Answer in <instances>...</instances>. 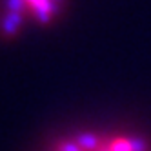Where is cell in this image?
<instances>
[{"label":"cell","instance_id":"7a4b0ae2","mask_svg":"<svg viewBox=\"0 0 151 151\" xmlns=\"http://www.w3.org/2000/svg\"><path fill=\"white\" fill-rule=\"evenodd\" d=\"M73 140L77 142L84 151H96L104 142H106V137L102 135H96V133H91V131H82V133H77L73 137Z\"/></svg>","mask_w":151,"mask_h":151},{"label":"cell","instance_id":"277c9868","mask_svg":"<svg viewBox=\"0 0 151 151\" xmlns=\"http://www.w3.org/2000/svg\"><path fill=\"white\" fill-rule=\"evenodd\" d=\"M131 144H133V151H151V140L144 138V137H131Z\"/></svg>","mask_w":151,"mask_h":151},{"label":"cell","instance_id":"3957f363","mask_svg":"<svg viewBox=\"0 0 151 151\" xmlns=\"http://www.w3.org/2000/svg\"><path fill=\"white\" fill-rule=\"evenodd\" d=\"M106 146H107V149H109V151H133L131 137H124V135L107 137Z\"/></svg>","mask_w":151,"mask_h":151},{"label":"cell","instance_id":"6da1fadb","mask_svg":"<svg viewBox=\"0 0 151 151\" xmlns=\"http://www.w3.org/2000/svg\"><path fill=\"white\" fill-rule=\"evenodd\" d=\"M68 0H0V38L15 40L27 29L49 27L66 11Z\"/></svg>","mask_w":151,"mask_h":151},{"label":"cell","instance_id":"5b68a950","mask_svg":"<svg viewBox=\"0 0 151 151\" xmlns=\"http://www.w3.org/2000/svg\"><path fill=\"white\" fill-rule=\"evenodd\" d=\"M106 140H107V137H106ZM96 151H109V149H107V146H106V142H104V144H102L99 149H96Z\"/></svg>","mask_w":151,"mask_h":151}]
</instances>
